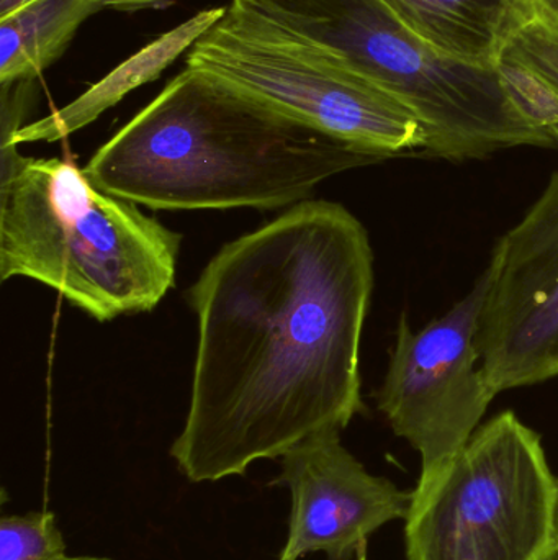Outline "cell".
I'll list each match as a JSON object with an SVG mask.
<instances>
[{"label":"cell","mask_w":558,"mask_h":560,"mask_svg":"<svg viewBox=\"0 0 558 560\" xmlns=\"http://www.w3.org/2000/svg\"><path fill=\"white\" fill-rule=\"evenodd\" d=\"M372 290L369 233L341 203L305 200L223 246L189 290L199 345L170 446L182 476H245L363 413Z\"/></svg>","instance_id":"cell-1"},{"label":"cell","mask_w":558,"mask_h":560,"mask_svg":"<svg viewBox=\"0 0 558 560\" xmlns=\"http://www.w3.org/2000/svg\"><path fill=\"white\" fill-rule=\"evenodd\" d=\"M387 161L182 69L82 170L153 210L282 209L330 177Z\"/></svg>","instance_id":"cell-2"},{"label":"cell","mask_w":558,"mask_h":560,"mask_svg":"<svg viewBox=\"0 0 558 560\" xmlns=\"http://www.w3.org/2000/svg\"><path fill=\"white\" fill-rule=\"evenodd\" d=\"M182 236L84 170L0 141V279L45 283L97 322L150 312L176 283Z\"/></svg>","instance_id":"cell-3"},{"label":"cell","mask_w":558,"mask_h":560,"mask_svg":"<svg viewBox=\"0 0 558 560\" xmlns=\"http://www.w3.org/2000/svg\"><path fill=\"white\" fill-rule=\"evenodd\" d=\"M330 46L422 121L425 156L484 160L501 150L554 147L514 97L497 66L436 51L373 0H251Z\"/></svg>","instance_id":"cell-4"},{"label":"cell","mask_w":558,"mask_h":560,"mask_svg":"<svg viewBox=\"0 0 558 560\" xmlns=\"http://www.w3.org/2000/svg\"><path fill=\"white\" fill-rule=\"evenodd\" d=\"M186 65L228 94L360 150L387 160L425 156V128L405 104L340 52L251 0H231L187 52Z\"/></svg>","instance_id":"cell-5"},{"label":"cell","mask_w":558,"mask_h":560,"mask_svg":"<svg viewBox=\"0 0 558 560\" xmlns=\"http://www.w3.org/2000/svg\"><path fill=\"white\" fill-rule=\"evenodd\" d=\"M556 500L539 434L504 411L412 493L406 560H556Z\"/></svg>","instance_id":"cell-6"},{"label":"cell","mask_w":558,"mask_h":560,"mask_svg":"<svg viewBox=\"0 0 558 560\" xmlns=\"http://www.w3.org/2000/svg\"><path fill=\"white\" fill-rule=\"evenodd\" d=\"M487 289L485 269L464 299L425 328L413 329L406 316L400 318L377 407L422 457L415 490L431 486L464 450L497 397L478 349Z\"/></svg>","instance_id":"cell-7"},{"label":"cell","mask_w":558,"mask_h":560,"mask_svg":"<svg viewBox=\"0 0 558 560\" xmlns=\"http://www.w3.org/2000/svg\"><path fill=\"white\" fill-rule=\"evenodd\" d=\"M478 328L495 394L558 377V173L495 246Z\"/></svg>","instance_id":"cell-8"},{"label":"cell","mask_w":558,"mask_h":560,"mask_svg":"<svg viewBox=\"0 0 558 560\" xmlns=\"http://www.w3.org/2000/svg\"><path fill=\"white\" fill-rule=\"evenodd\" d=\"M272 486L292 495L284 551L300 559L356 558L370 535L408 516L412 495L385 477L372 476L341 443V431L313 434L281 457Z\"/></svg>","instance_id":"cell-9"},{"label":"cell","mask_w":558,"mask_h":560,"mask_svg":"<svg viewBox=\"0 0 558 560\" xmlns=\"http://www.w3.org/2000/svg\"><path fill=\"white\" fill-rule=\"evenodd\" d=\"M406 32L442 55L495 66L531 0H373Z\"/></svg>","instance_id":"cell-10"},{"label":"cell","mask_w":558,"mask_h":560,"mask_svg":"<svg viewBox=\"0 0 558 560\" xmlns=\"http://www.w3.org/2000/svg\"><path fill=\"white\" fill-rule=\"evenodd\" d=\"M226 13V7L205 9L190 16L176 28L161 35L150 45L134 52L127 61L118 65L110 74L105 75L97 84L88 88L84 94L59 110L52 112L41 120L26 124L12 137H3L2 141L12 143H38V141L64 140L75 131L97 120L102 114L120 104L130 92L136 91L147 82L156 81L176 59L190 48L218 23Z\"/></svg>","instance_id":"cell-11"},{"label":"cell","mask_w":558,"mask_h":560,"mask_svg":"<svg viewBox=\"0 0 558 560\" xmlns=\"http://www.w3.org/2000/svg\"><path fill=\"white\" fill-rule=\"evenodd\" d=\"M104 9V0H33L0 20V85L35 81Z\"/></svg>","instance_id":"cell-12"},{"label":"cell","mask_w":558,"mask_h":560,"mask_svg":"<svg viewBox=\"0 0 558 560\" xmlns=\"http://www.w3.org/2000/svg\"><path fill=\"white\" fill-rule=\"evenodd\" d=\"M524 110L558 148V33L531 13L508 38L497 61Z\"/></svg>","instance_id":"cell-13"},{"label":"cell","mask_w":558,"mask_h":560,"mask_svg":"<svg viewBox=\"0 0 558 560\" xmlns=\"http://www.w3.org/2000/svg\"><path fill=\"white\" fill-rule=\"evenodd\" d=\"M68 558L56 515L49 510L0 518V560H62Z\"/></svg>","instance_id":"cell-14"},{"label":"cell","mask_w":558,"mask_h":560,"mask_svg":"<svg viewBox=\"0 0 558 560\" xmlns=\"http://www.w3.org/2000/svg\"><path fill=\"white\" fill-rule=\"evenodd\" d=\"M179 0H104L105 9L117 12H143V10H164L176 5Z\"/></svg>","instance_id":"cell-15"},{"label":"cell","mask_w":558,"mask_h":560,"mask_svg":"<svg viewBox=\"0 0 558 560\" xmlns=\"http://www.w3.org/2000/svg\"><path fill=\"white\" fill-rule=\"evenodd\" d=\"M534 13L558 33V0H531Z\"/></svg>","instance_id":"cell-16"},{"label":"cell","mask_w":558,"mask_h":560,"mask_svg":"<svg viewBox=\"0 0 558 560\" xmlns=\"http://www.w3.org/2000/svg\"><path fill=\"white\" fill-rule=\"evenodd\" d=\"M32 2L33 0H0V20L7 19V16L15 13L16 10Z\"/></svg>","instance_id":"cell-17"},{"label":"cell","mask_w":558,"mask_h":560,"mask_svg":"<svg viewBox=\"0 0 558 560\" xmlns=\"http://www.w3.org/2000/svg\"><path fill=\"white\" fill-rule=\"evenodd\" d=\"M554 529H556V560H558V479H557L556 516H554Z\"/></svg>","instance_id":"cell-18"},{"label":"cell","mask_w":558,"mask_h":560,"mask_svg":"<svg viewBox=\"0 0 558 560\" xmlns=\"http://www.w3.org/2000/svg\"><path fill=\"white\" fill-rule=\"evenodd\" d=\"M62 560H114L108 558H92V556H79V558H71V556H68V558H64Z\"/></svg>","instance_id":"cell-19"},{"label":"cell","mask_w":558,"mask_h":560,"mask_svg":"<svg viewBox=\"0 0 558 560\" xmlns=\"http://www.w3.org/2000/svg\"><path fill=\"white\" fill-rule=\"evenodd\" d=\"M356 560H369L367 559V545L363 546V548H360V551L357 552Z\"/></svg>","instance_id":"cell-20"},{"label":"cell","mask_w":558,"mask_h":560,"mask_svg":"<svg viewBox=\"0 0 558 560\" xmlns=\"http://www.w3.org/2000/svg\"><path fill=\"white\" fill-rule=\"evenodd\" d=\"M278 560H298V559L294 558V556L288 555V552H285L284 549H282L281 556H278Z\"/></svg>","instance_id":"cell-21"}]
</instances>
